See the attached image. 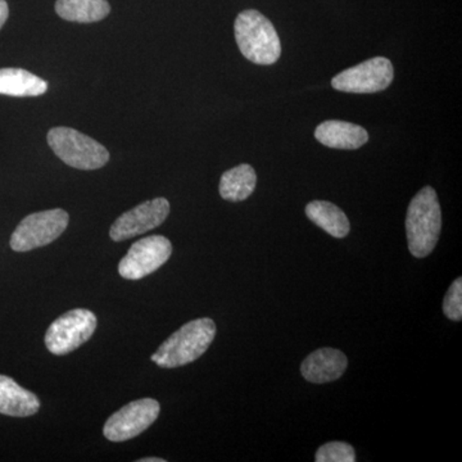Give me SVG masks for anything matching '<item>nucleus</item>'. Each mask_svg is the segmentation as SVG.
<instances>
[{
  "mask_svg": "<svg viewBox=\"0 0 462 462\" xmlns=\"http://www.w3.org/2000/svg\"><path fill=\"white\" fill-rule=\"evenodd\" d=\"M442 229V212L436 190L422 188L410 203L406 216L409 249L413 257L430 256L436 248Z\"/></svg>",
  "mask_w": 462,
  "mask_h": 462,
  "instance_id": "f257e3e1",
  "label": "nucleus"
},
{
  "mask_svg": "<svg viewBox=\"0 0 462 462\" xmlns=\"http://www.w3.org/2000/svg\"><path fill=\"white\" fill-rule=\"evenodd\" d=\"M216 324L203 318L187 322L152 355L151 360L160 367L173 369L194 363L214 342Z\"/></svg>",
  "mask_w": 462,
  "mask_h": 462,
  "instance_id": "f03ea898",
  "label": "nucleus"
},
{
  "mask_svg": "<svg viewBox=\"0 0 462 462\" xmlns=\"http://www.w3.org/2000/svg\"><path fill=\"white\" fill-rule=\"evenodd\" d=\"M236 41L243 56L256 65H273L281 58L282 44L273 23L254 9L242 12L234 23Z\"/></svg>",
  "mask_w": 462,
  "mask_h": 462,
  "instance_id": "7ed1b4c3",
  "label": "nucleus"
},
{
  "mask_svg": "<svg viewBox=\"0 0 462 462\" xmlns=\"http://www.w3.org/2000/svg\"><path fill=\"white\" fill-rule=\"evenodd\" d=\"M47 139L51 151L75 169L98 170L109 161L105 145L71 127H54Z\"/></svg>",
  "mask_w": 462,
  "mask_h": 462,
  "instance_id": "20e7f679",
  "label": "nucleus"
},
{
  "mask_svg": "<svg viewBox=\"0 0 462 462\" xmlns=\"http://www.w3.org/2000/svg\"><path fill=\"white\" fill-rule=\"evenodd\" d=\"M69 221V214L60 208L29 215L12 234L11 248L16 252H29L51 245L62 236Z\"/></svg>",
  "mask_w": 462,
  "mask_h": 462,
  "instance_id": "39448f33",
  "label": "nucleus"
},
{
  "mask_svg": "<svg viewBox=\"0 0 462 462\" xmlns=\"http://www.w3.org/2000/svg\"><path fill=\"white\" fill-rule=\"evenodd\" d=\"M97 329V318L89 310L76 309L51 322L45 334V346L51 354L69 355L88 342Z\"/></svg>",
  "mask_w": 462,
  "mask_h": 462,
  "instance_id": "423d86ee",
  "label": "nucleus"
},
{
  "mask_svg": "<svg viewBox=\"0 0 462 462\" xmlns=\"http://www.w3.org/2000/svg\"><path fill=\"white\" fill-rule=\"evenodd\" d=\"M394 78L393 65L385 57H375L340 72L331 80L334 89L345 93L370 94L385 90Z\"/></svg>",
  "mask_w": 462,
  "mask_h": 462,
  "instance_id": "0eeeda50",
  "label": "nucleus"
},
{
  "mask_svg": "<svg viewBox=\"0 0 462 462\" xmlns=\"http://www.w3.org/2000/svg\"><path fill=\"white\" fill-rule=\"evenodd\" d=\"M171 254V242L165 236H147L134 243L118 264V273L127 281H141L165 264Z\"/></svg>",
  "mask_w": 462,
  "mask_h": 462,
  "instance_id": "6e6552de",
  "label": "nucleus"
},
{
  "mask_svg": "<svg viewBox=\"0 0 462 462\" xmlns=\"http://www.w3.org/2000/svg\"><path fill=\"white\" fill-rule=\"evenodd\" d=\"M160 411V403L153 398L133 401L106 421L103 434L111 442L133 439L157 420Z\"/></svg>",
  "mask_w": 462,
  "mask_h": 462,
  "instance_id": "1a4fd4ad",
  "label": "nucleus"
},
{
  "mask_svg": "<svg viewBox=\"0 0 462 462\" xmlns=\"http://www.w3.org/2000/svg\"><path fill=\"white\" fill-rule=\"evenodd\" d=\"M170 214V203L166 199H156L143 202L135 208L121 215L109 230L115 242L132 239L149 230L156 229Z\"/></svg>",
  "mask_w": 462,
  "mask_h": 462,
  "instance_id": "9d476101",
  "label": "nucleus"
},
{
  "mask_svg": "<svg viewBox=\"0 0 462 462\" xmlns=\"http://www.w3.org/2000/svg\"><path fill=\"white\" fill-rule=\"evenodd\" d=\"M348 360L342 351L336 348H321L312 352L303 361L300 373L303 378L314 384L334 382L345 374Z\"/></svg>",
  "mask_w": 462,
  "mask_h": 462,
  "instance_id": "9b49d317",
  "label": "nucleus"
},
{
  "mask_svg": "<svg viewBox=\"0 0 462 462\" xmlns=\"http://www.w3.org/2000/svg\"><path fill=\"white\" fill-rule=\"evenodd\" d=\"M315 138L325 147L358 149L369 141V134L360 125L331 120L316 127Z\"/></svg>",
  "mask_w": 462,
  "mask_h": 462,
  "instance_id": "f8f14e48",
  "label": "nucleus"
},
{
  "mask_svg": "<svg viewBox=\"0 0 462 462\" xmlns=\"http://www.w3.org/2000/svg\"><path fill=\"white\" fill-rule=\"evenodd\" d=\"M41 409V401L14 379L0 375V413L14 418L35 415Z\"/></svg>",
  "mask_w": 462,
  "mask_h": 462,
  "instance_id": "ddd939ff",
  "label": "nucleus"
},
{
  "mask_svg": "<svg viewBox=\"0 0 462 462\" xmlns=\"http://www.w3.org/2000/svg\"><path fill=\"white\" fill-rule=\"evenodd\" d=\"M306 215L312 223L327 231L334 238H346L351 230V225L345 212L333 203L314 200L307 205Z\"/></svg>",
  "mask_w": 462,
  "mask_h": 462,
  "instance_id": "4468645a",
  "label": "nucleus"
},
{
  "mask_svg": "<svg viewBox=\"0 0 462 462\" xmlns=\"http://www.w3.org/2000/svg\"><path fill=\"white\" fill-rule=\"evenodd\" d=\"M48 90L47 81L23 69H0V94L39 97Z\"/></svg>",
  "mask_w": 462,
  "mask_h": 462,
  "instance_id": "2eb2a0df",
  "label": "nucleus"
},
{
  "mask_svg": "<svg viewBox=\"0 0 462 462\" xmlns=\"http://www.w3.org/2000/svg\"><path fill=\"white\" fill-rule=\"evenodd\" d=\"M256 182L257 175L254 167L249 165L234 167L221 176L220 196L229 202H242L254 193Z\"/></svg>",
  "mask_w": 462,
  "mask_h": 462,
  "instance_id": "dca6fc26",
  "label": "nucleus"
},
{
  "mask_svg": "<svg viewBox=\"0 0 462 462\" xmlns=\"http://www.w3.org/2000/svg\"><path fill=\"white\" fill-rule=\"evenodd\" d=\"M58 16L71 23H98L108 16L107 0H57Z\"/></svg>",
  "mask_w": 462,
  "mask_h": 462,
  "instance_id": "f3484780",
  "label": "nucleus"
},
{
  "mask_svg": "<svg viewBox=\"0 0 462 462\" xmlns=\"http://www.w3.org/2000/svg\"><path fill=\"white\" fill-rule=\"evenodd\" d=\"M316 462H355L354 447L345 442H330L316 452Z\"/></svg>",
  "mask_w": 462,
  "mask_h": 462,
  "instance_id": "a211bd4d",
  "label": "nucleus"
},
{
  "mask_svg": "<svg viewBox=\"0 0 462 462\" xmlns=\"http://www.w3.org/2000/svg\"><path fill=\"white\" fill-rule=\"evenodd\" d=\"M443 312L449 320H462V279L457 278L447 291L443 300Z\"/></svg>",
  "mask_w": 462,
  "mask_h": 462,
  "instance_id": "6ab92c4d",
  "label": "nucleus"
},
{
  "mask_svg": "<svg viewBox=\"0 0 462 462\" xmlns=\"http://www.w3.org/2000/svg\"><path fill=\"white\" fill-rule=\"evenodd\" d=\"M9 14V8L5 0H0V29L5 25Z\"/></svg>",
  "mask_w": 462,
  "mask_h": 462,
  "instance_id": "aec40b11",
  "label": "nucleus"
},
{
  "mask_svg": "<svg viewBox=\"0 0 462 462\" xmlns=\"http://www.w3.org/2000/svg\"><path fill=\"white\" fill-rule=\"evenodd\" d=\"M139 462H166L165 458H158V457H145L141 458Z\"/></svg>",
  "mask_w": 462,
  "mask_h": 462,
  "instance_id": "412c9836",
  "label": "nucleus"
}]
</instances>
